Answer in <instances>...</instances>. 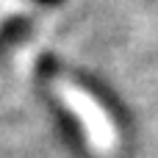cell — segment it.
Instances as JSON below:
<instances>
[{"label": "cell", "mask_w": 158, "mask_h": 158, "mask_svg": "<svg viewBox=\"0 0 158 158\" xmlns=\"http://www.w3.org/2000/svg\"><path fill=\"white\" fill-rule=\"evenodd\" d=\"M36 3H47V6H53V3H58V0H36Z\"/></svg>", "instance_id": "cell-1"}]
</instances>
